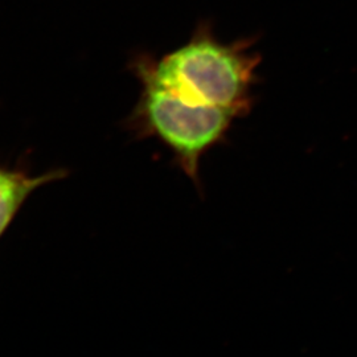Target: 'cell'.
<instances>
[{
    "instance_id": "1",
    "label": "cell",
    "mask_w": 357,
    "mask_h": 357,
    "mask_svg": "<svg viewBox=\"0 0 357 357\" xmlns=\"http://www.w3.org/2000/svg\"><path fill=\"white\" fill-rule=\"evenodd\" d=\"M250 40L224 44L206 24L197 26L192 38L160 59L137 56L131 69L139 82H149L180 98L227 109L243 118L255 106L253 89L259 81L257 68L261 56L252 52Z\"/></svg>"
},
{
    "instance_id": "2",
    "label": "cell",
    "mask_w": 357,
    "mask_h": 357,
    "mask_svg": "<svg viewBox=\"0 0 357 357\" xmlns=\"http://www.w3.org/2000/svg\"><path fill=\"white\" fill-rule=\"evenodd\" d=\"M139 100L125 121L137 139H156L172 153L175 165L202 190L203 156L228 141L238 116L227 109L195 105L156 85L141 82Z\"/></svg>"
},
{
    "instance_id": "3",
    "label": "cell",
    "mask_w": 357,
    "mask_h": 357,
    "mask_svg": "<svg viewBox=\"0 0 357 357\" xmlns=\"http://www.w3.org/2000/svg\"><path fill=\"white\" fill-rule=\"evenodd\" d=\"M66 176V171L53 169L32 176L24 168L0 166V237L8 229L13 218L38 187Z\"/></svg>"
}]
</instances>
